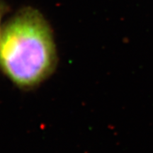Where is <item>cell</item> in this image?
Segmentation results:
<instances>
[{"instance_id":"7a4b0ae2","label":"cell","mask_w":153,"mask_h":153,"mask_svg":"<svg viewBox=\"0 0 153 153\" xmlns=\"http://www.w3.org/2000/svg\"><path fill=\"white\" fill-rule=\"evenodd\" d=\"M1 7H0V22H1ZM1 28L0 27V35H1Z\"/></svg>"},{"instance_id":"6da1fadb","label":"cell","mask_w":153,"mask_h":153,"mask_svg":"<svg viewBox=\"0 0 153 153\" xmlns=\"http://www.w3.org/2000/svg\"><path fill=\"white\" fill-rule=\"evenodd\" d=\"M57 58L52 30L36 9L25 7L1 28L0 70L18 87L40 85L54 72Z\"/></svg>"}]
</instances>
